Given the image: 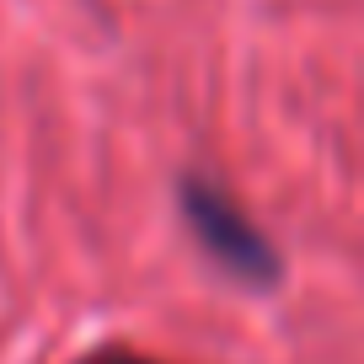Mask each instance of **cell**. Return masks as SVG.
Returning <instances> with one entry per match:
<instances>
[{
	"label": "cell",
	"mask_w": 364,
	"mask_h": 364,
	"mask_svg": "<svg viewBox=\"0 0 364 364\" xmlns=\"http://www.w3.org/2000/svg\"><path fill=\"white\" fill-rule=\"evenodd\" d=\"M182 209H188L193 236L209 247V257H215L225 273H241L247 284H273V273H279L273 247L257 236V225H247V215H241L220 188H209V182L193 177L182 188Z\"/></svg>",
	"instance_id": "cell-1"
},
{
	"label": "cell",
	"mask_w": 364,
	"mask_h": 364,
	"mask_svg": "<svg viewBox=\"0 0 364 364\" xmlns=\"http://www.w3.org/2000/svg\"><path fill=\"white\" fill-rule=\"evenodd\" d=\"M102 364H150V359H102Z\"/></svg>",
	"instance_id": "cell-2"
}]
</instances>
